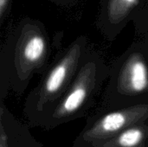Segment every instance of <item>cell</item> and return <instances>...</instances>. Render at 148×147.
<instances>
[{
    "label": "cell",
    "mask_w": 148,
    "mask_h": 147,
    "mask_svg": "<svg viewBox=\"0 0 148 147\" xmlns=\"http://www.w3.org/2000/svg\"><path fill=\"white\" fill-rule=\"evenodd\" d=\"M84 42L79 40L64 53L34 91L36 108L39 111L57 102L72 83L83 52Z\"/></svg>",
    "instance_id": "cell-1"
},
{
    "label": "cell",
    "mask_w": 148,
    "mask_h": 147,
    "mask_svg": "<svg viewBox=\"0 0 148 147\" xmlns=\"http://www.w3.org/2000/svg\"><path fill=\"white\" fill-rule=\"evenodd\" d=\"M98 74L99 69L95 62H87L80 69L50 113L49 122L52 126L67 122L83 111L97 88Z\"/></svg>",
    "instance_id": "cell-2"
},
{
    "label": "cell",
    "mask_w": 148,
    "mask_h": 147,
    "mask_svg": "<svg viewBox=\"0 0 148 147\" xmlns=\"http://www.w3.org/2000/svg\"><path fill=\"white\" fill-rule=\"evenodd\" d=\"M148 118V105L141 104L109 113L85 131L83 139L94 145L109 139L125 129L143 123Z\"/></svg>",
    "instance_id": "cell-3"
},
{
    "label": "cell",
    "mask_w": 148,
    "mask_h": 147,
    "mask_svg": "<svg viewBox=\"0 0 148 147\" xmlns=\"http://www.w3.org/2000/svg\"><path fill=\"white\" fill-rule=\"evenodd\" d=\"M15 48L14 66L18 76L26 78L42 66L48 53L46 36L39 29L25 27Z\"/></svg>",
    "instance_id": "cell-4"
},
{
    "label": "cell",
    "mask_w": 148,
    "mask_h": 147,
    "mask_svg": "<svg viewBox=\"0 0 148 147\" xmlns=\"http://www.w3.org/2000/svg\"><path fill=\"white\" fill-rule=\"evenodd\" d=\"M120 90L128 95L148 89V68L141 56L134 55L125 63L120 75Z\"/></svg>",
    "instance_id": "cell-5"
},
{
    "label": "cell",
    "mask_w": 148,
    "mask_h": 147,
    "mask_svg": "<svg viewBox=\"0 0 148 147\" xmlns=\"http://www.w3.org/2000/svg\"><path fill=\"white\" fill-rule=\"evenodd\" d=\"M148 126L143 123L132 126L116 136L94 145L95 147H144Z\"/></svg>",
    "instance_id": "cell-6"
},
{
    "label": "cell",
    "mask_w": 148,
    "mask_h": 147,
    "mask_svg": "<svg viewBox=\"0 0 148 147\" xmlns=\"http://www.w3.org/2000/svg\"><path fill=\"white\" fill-rule=\"evenodd\" d=\"M139 0H109L107 14L111 22H121L132 11Z\"/></svg>",
    "instance_id": "cell-7"
},
{
    "label": "cell",
    "mask_w": 148,
    "mask_h": 147,
    "mask_svg": "<svg viewBox=\"0 0 148 147\" xmlns=\"http://www.w3.org/2000/svg\"><path fill=\"white\" fill-rule=\"evenodd\" d=\"M0 147H9L8 136L4 131V127L2 123L0 126Z\"/></svg>",
    "instance_id": "cell-8"
},
{
    "label": "cell",
    "mask_w": 148,
    "mask_h": 147,
    "mask_svg": "<svg viewBox=\"0 0 148 147\" xmlns=\"http://www.w3.org/2000/svg\"><path fill=\"white\" fill-rule=\"evenodd\" d=\"M10 0H0V16L1 19L3 18L5 13L7 12V10L10 5Z\"/></svg>",
    "instance_id": "cell-9"
}]
</instances>
